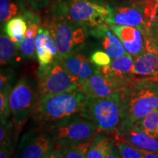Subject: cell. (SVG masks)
<instances>
[{
  "instance_id": "17",
  "label": "cell",
  "mask_w": 158,
  "mask_h": 158,
  "mask_svg": "<svg viewBox=\"0 0 158 158\" xmlns=\"http://www.w3.org/2000/svg\"><path fill=\"white\" fill-rule=\"evenodd\" d=\"M59 60L70 74L81 81L99 73L98 67L94 64L91 59L81 53L80 51Z\"/></svg>"
},
{
  "instance_id": "13",
  "label": "cell",
  "mask_w": 158,
  "mask_h": 158,
  "mask_svg": "<svg viewBox=\"0 0 158 158\" xmlns=\"http://www.w3.org/2000/svg\"><path fill=\"white\" fill-rule=\"evenodd\" d=\"M110 29L122 41L124 48L133 58L143 52L145 48V32L139 28L130 26L110 24Z\"/></svg>"
},
{
  "instance_id": "21",
  "label": "cell",
  "mask_w": 158,
  "mask_h": 158,
  "mask_svg": "<svg viewBox=\"0 0 158 158\" xmlns=\"http://www.w3.org/2000/svg\"><path fill=\"white\" fill-rule=\"evenodd\" d=\"M92 141L56 144L55 149L59 152L62 158H86Z\"/></svg>"
},
{
  "instance_id": "30",
  "label": "cell",
  "mask_w": 158,
  "mask_h": 158,
  "mask_svg": "<svg viewBox=\"0 0 158 158\" xmlns=\"http://www.w3.org/2000/svg\"><path fill=\"white\" fill-rule=\"evenodd\" d=\"M158 51V19L150 24L145 33Z\"/></svg>"
},
{
  "instance_id": "7",
  "label": "cell",
  "mask_w": 158,
  "mask_h": 158,
  "mask_svg": "<svg viewBox=\"0 0 158 158\" xmlns=\"http://www.w3.org/2000/svg\"><path fill=\"white\" fill-rule=\"evenodd\" d=\"M38 94L37 81L28 76L20 78L10 92V107L17 140L26 122L34 112Z\"/></svg>"
},
{
  "instance_id": "33",
  "label": "cell",
  "mask_w": 158,
  "mask_h": 158,
  "mask_svg": "<svg viewBox=\"0 0 158 158\" xmlns=\"http://www.w3.org/2000/svg\"><path fill=\"white\" fill-rule=\"evenodd\" d=\"M106 158H122L121 155H120L119 152H118V148L116 147V143L110 150L109 153L108 154Z\"/></svg>"
},
{
  "instance_id": "37",
  "label": "cell",
  "mask_w": 158,
  "mask_h": 158,
  "mask_svg": "<svg viewBox=\"0 0 158 158\" xmlns=\"http://www.w3.org/2000/svg\"><path fill=\"white\" fill-rule=\"evenodd\" d=\"M59 154H60V153H59ZM57 158H62V157H61V155H59V157H57Z\"/></svg>"
},
{
  "instance_id": "9",
  "label": "cell",
  "mask_w": 158,
  "mask_h": 158,
  "mask_svg": "<svg viewBox=\"0 0 158 158\" xmlns=\"http://www.w3.org/2000/svg\"><path fill=\"white\" fill-rule=\"evenodd\" d=\"M55 145L90 141L99 131L95 124L81 115L66 118L45 127Z\"/></svg>"
},
{
  "instance_id": "38",
  "label": "cell",
  "mask_w": 158,
  "mask_h": 158,
  "mask_svg": "<svg viewBox=\"0 0 158 158\" xmlns=\"http://www.w3.org/2000/svg\"><path fill=\"white\" fill-rule=\"evenodd\" d=\"M157 11H158V0H157Z\"/></svg>"
},
{
  "instance_id": "19",
  "label": "cell",
  "mask_w": 158,
  "mask_h": 158,
  "mask_svg": "<svg viewBox=\"0 0 158 158\" xmlns=\"http://www.w3.org/2000/svg\"><path fill=\"white\" fill-rule=\"evenodd\" d=\"M115 142L114 133L98 131L90 144L86 158H106Z\"/></svg>"
},
{
  "instance_id": "3",
  "label": "cell",
  "mask_w": 158,
  "mask_h": 158,
  "mask_svg": "<svg viewBox=\"0 0 158 158\" xmlns=\"http://www.w3.org/2000/svg\"><path fill=\"white\" fill-rule=\"evenodd\" d=\"M86 99L80 91L39 97L31 116L39 127L45 128L66 118L82 116Z\"/></svg>"
},
{
  "instance_id": "36",
  "label": "cell",
  "mask_w": 158,
  "mask_h": 158,
  "mask_svg": "<svg viewBox=\"0 0 158 158\" xmlns=\"http://www.w3.org/2000/svg\"><path fill=\"white\" fill-rule=\"evenodd\" d=\"M122 1H125V0H108V2H109V4L119 2H122Z\"/></svg>"
},
{
  "instance_id": "8",
  "label": "cell",
  "mask_w": 158,
  "mask_h": 158,
  "mask_svg": "<svg viewBox=\"0 0 158 158\" xmlns=\"http://www.w3.org/2000/svg\"><path fill=\"white\" fill-rule=\"evenodd\" d=\"M39 97L78 91L82 81L70 74L59 59L37 72Z\"/></svg>"
},
{
  "instance_id": "6",
  "label": "cell",
  "mask_w": 158,
  "mask_h": 158,
  "mask_svg": "<svg viewBox=\"0 0 158 158\" xmlns=\"http://www.w3.org/2000/svg\"><path fill=\"white\" fill-rule=\"evenodd\" d=\"M82 116L93 122L99 131L115 133L121 122V92L105 98L86 97Z\"/></svg>"
},
{
  "instance_id": "28",
  "label": "cell",
  "mask_w": 158,
  "mask_h": 158,
  "mask_svg": "<svg viewBox=\"0 0 158 158\" xmlns=\"http://www.w3.org/2000/svg\"><path fill=\"white\" fill-rule=\"evenodd\" d=\"M13 71L7 70H1V75H0V91H7L10 92L14 85H13Z\"/></svg>"
},
{
  "instance_id": "26",
  "label": "cell",
  "mask_w": 158,
  "mask_h": 158,
  "mask_svg": "<svg viewBox=\"0 0 158 158\" xmlns=\"http://www.w3.org/2000/svg\"><path fill=\"white\" fill-rule=\"evenodd\" d=\"M115 143L122 158H142L141 151L138 148L122 141H116Z\"/></svg>"
},
{
  "instance_id": "25",
  "label": "cell",
  "mask_w": 158,
  "mask_h": 158,
  "mask_svg": "<svg viewBox=\"0 0 158 158\" xmlns=\"http://www.w3.org/2000/svg\"><path fill=\"white\" fill-rule=\"evenodd\" d=\"M19 52L23 58L32 59L36 58L35 37H24L19 45Z\"/></svg>"
},
{
  "instance_id": "24",
  "label": "cell",
  "mask_w": 158,
  "mask_h": 158,
  "mask_svg": "<svg viewBox=\"0 0 158 158\" xmlns=\"http://www.w3.org/2000/svg\"><path fill=\"white\" fill-rule=\"evenodd\" d=\"M133 126L158 140V108L138 120Z\"/></svg>"
},
{
  "instance_id": "29",
  "label": "cell",
  "mask_w": 158,
  "mask_h": 158,
  "mask_svg": "<svg viewBox=\"0 0 158 158\" xmlns=\"http://www.w3.org/2000/svg\"><path fill=\"white\" fill-rule=\"evenodd\" d=\"M91 61L97 67H104L109 65L111 62V58L106 51L97 50L94 51L91 55Z\"/></svg>"
},
{
  "instance_id": "14",
  "label": "cell",
  "mask_w": 158,
  "mask_h": 158,
  "mask_svg": "<svg viewBox=\"0 0 158 158\" xmlns=\"http://www.w3.org/2000/svg\"><path fill=\"white\" fill-rule=\"evenodd\" d=\"M122 89L115 82L105 77L100 72L82 81L78 91L88 98H105Z\"/></svg>"
},
{
  "instance_id": "4",
  "label": "cell",
  "mask_w": 158,
  "mask_h": 158,
  "mask_svg": "<svg viewBox=\"0 0 158 158\" xmlns=\"http://www.w3.org/2000/svg\"><path fill=\"white\" fill-rule=\"evenodd\" d=\"M110 5L109 25L137 27L146 33L150 24L158 19L157 0H125Z\"/></svg>"
},
{
  "instance_id": "15",
  "label": "cell",
  "mask_w": 158,
  "mask_h": 158,
  "mask_svg": "<svg viewBox=\"0 0 158 158\" xmlns=\"http://www.w3.org/2000/svg\"><path fill=\"white\" fill-rule=\"evenodd\" d=\"M89 35L96 37L102 48L111 59H116L127 54L120 39L116 36L109 24L88 30Z\"/></svg>"
},
{
  "instance_id": "31",
  "label": "cell",
  "mask_w": 158,
  "mask_h": 158,
  "mask_svg": "<svg viewBox=\"0 0 158 158\" xmlns=\"http://www.w3.org/2000/svg\"><path fill=\"white\" fill-rule=\"evenodd\" d=\"M15 143H7L0 145V158H11Z\"/></svg>"
},
{
  "instance_id": "5",
  "label": "cell",
  "mask_w": 158,
  "mask_h": 158,
  "mask_svg": "<svg viewBox=\"0 0 158 158\" xmlns=\"http://www.w3.org/2000/svg\"><path fill=\"white\" fill-rule=\"evenodd\" d=\"M63 13L87 30L109 24L111 7L108 0H58Z\"/></svg>"
},
{
  "instance_id": "2",
  "label": "cell",
  "mask_w": 158,
  "mask_h": 158,
  "mask_svg": "<svg viewBox=\"0 0 158 158\" xmlns=\"http://www.w3.org/2000/svg\"><path fill=\"white\" fill-rule=\"evenodd\" d=\"M48 12L42 26L47 27L54 37L58 50V59H64L81 51L89 35L87 29L70 21L57 1L52 4Z\"/></svg>"
},
{
  "instance_id": "18",
  "label": "cell",
  "mask_w": 158,
  "mask_h": 158,
  "mask_svg": "<svg viewBox=\"0 0 158 158\" xmlns=\"http://www.w3.org/2000/svg\"><path fill=\"white\" fill-rule=\"evenodd\" d=\"M115 135L116 141H122L139 149L158 152V140L133 126L121 135Z\"/></svg>"
},
{
  "instance_id": "32",
  "label": "cell",
  "mask_w": 158,
  "mask_h": 158,
  "mask_svg": "<svg viewBox=\"0 0 158 158\" xmlns=\"http://www.w3.org/2000/svg\"><path fill=\"white\" fill-rule=\"evenodd\" d=\"M32 10H39L49 5L51 0H27Z\"/></svg>"
},
{
  "instance_id": "1",
  "label": "cell",
  "mask_w": 158,
  "mask_h": 158,
  "mask_svg": "<svg viewBox=\"0 0 158 158\" xmlns=\"http://www.w3.org/2000/svg\"><path fill=\"white\" fill-rule=\"evenodd\" d=\"M158 108V81L137 79L121 91V122L115 133L121 135L136 122Z\"/></svg>"
},
{
  "instance_id": "35",
  "label": "cell",
  "mask_w": 158,
  "mask_h": 158,
  "mask_svg": "<svg viewBox=\"0 0 158 158\" xmlns=\"http://www.w3.org/2000/svg\"><path fill=\"white\" fill-rule=\"evenodd\" d=\"M60 154H59V151L56 149H54L52 152H51L50 153H48L46 156H45L43 158H57L59 157Z\"/></svg>"
},
{
  "instance_id": "23",
  "label": "cell",
  "mask_w": 158,
  "mask_h": 158,
  "mask_svg": "<svg viewBox=\"0 0 158 158\" xmlns=\"http://www.w3.org/2000/svg\"><path fill=\"white\" fill-rule=\"evenodd\" d=\"M25 11L21 0H0V21L2 27L19 14V15L23 14Z\"/></svg>"
},
{
  "instance_id": "27",
  "label": "cell",
  "mask_w": 158,
  "mask_h": 158,
  "mask_svg": "<svg viewBox=\"0 0 158 158\" xmlns=\"http://www.w3.org/2000/svg\"><path fill=\"white\" fill-rule=\"evenodd\" d=\"M9 94L7 91H0V118H10L12 116Z\"/></svg>"
},
{
  "instance_id": "12",
  "label": "cell",
  "mask_w": 158,
  "mask_h": 158,
  "mask_svg": "<svg viewBox=\"0 0 158 158\" xmlns=\"http://www.w3.org/2000/svg\"><path fill=\"white\" fill-rule=\"evenodd\" d=\"M143 52L134 58L133 74L137 79L158 81V51L147 36Z\"/></svg>"
},
{
  "instance_id": "20",
  "label": "cell",
  "mask_w": 158,
  "mask_h": 158,
  "mask_svg": "<svg viewBox=\"0 0 158 158\" xmlns=\"http://www.w3.org/2000/svg\"><path fill=\"white\" fill-rule=\"evenodd\" d=\"M19 47L7 35L0 36V62L1 66L14 64L17 60Z\"/></svg>"
},
{
  "instance_id": "22",
  "label": "cell",
  "mask_w": 158,
  "mask_h": 158,
  "mask_svg": "<svg viewBox=\"0 0 158 158\" xmlns=\"http://www.w3.org/2000/svg\"><path fill=\"white\" fill-rule=\"evenodd\" d=\"M27 23L21 15L10 20L4 26V31L15 43L19 45L24 38L27 31Z\"/></svg>"
},
{
  "instance_id": "10",
  "label": "cell",
  "mask_w": 158,
  "mask_h": 158,
  "mask_svg": "<svg viewBox=\"0 0 158 158\" xmlns=\"http://www.w3.org/2000/svg\"><path fill=\"white\" fill-rule=\"evenodd\" d=\"M55 149V143L51 134L39 127L21 136L16 158H43Z\"/></svg>"
},
{
  "instance_id": "11",
  "label": "cell",
  "mask_w": 158,
  "mask_h": 158,
  "mask_svg": "<svg viewBox=\"0 0 158 158\" xmlns=\"http://www.w3.org/2000/svg\"><path fill=\"white\" fill-rule=\"evenodd\" d=\"M98 68L100 73L115 82L122 89L137 80L133 74L134 58L128 53L114 59L109 65Z\"/></svg>"
},
{
  "instance_id": "34",
  "label": "cell",
  "mask_w": 158,
  "mask_h": 158,
  "mask_svg": "<svg viewBox=\"0 0 158 158\" xmlns=\"http://www.w3.org/2000/svg\"><path fill=\"white\" fill-rule=\"evenodd\" d=\"M142 155V158H158V152H155L146 151V150L139 149Z\"/></svg>"
},
{
  "instance_id": "16",
  "label": "cell",
  "mask_w": 158,
  "mask_h": 158,
  "mask_svg": "<svg viewBox=\"0 0 158 158\" xmlns=\"http://www.w3.org/2000/svg\"><path fill=\"white\" fill-rule=\"evenodd\" d=\"M36 56L40 67L45 66L58 59L56 42L47 27L41 26L35 37Z\"/></svg>"
}]
</instances>
